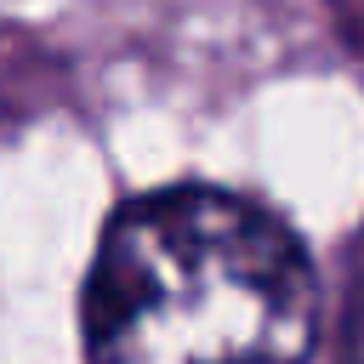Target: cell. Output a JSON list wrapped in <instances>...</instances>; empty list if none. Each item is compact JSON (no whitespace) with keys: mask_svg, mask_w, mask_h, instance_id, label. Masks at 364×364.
Here are the masks:
<instances>
[{"mask_svg":"<svg viewBox=\"0 0 364 364\" xmlns=\"http://www.w3.org/2000/svg\"><path fill=\"white\" fill-rule=\"evenodd\" d=\"M80 313L91 364H307L318 279L262 205L165 188L108 222Z\"/></svg>","mask_w":364,"mask_h":364,"instance_id":"cell-1","label":"cell"},{"mask_svg":"<svg viewBox=\"0 0 364 364\" xmlns=\"http://www.w3.org/2000/svg\"><path fill=\"white\" fill-rule=\"evenodd\" d=\"M353 358L364 364V279H358V301H353Z\"/></svg>","mask_w":364,"mask_h":364,"instance_id":"cell-2","label":"cell"},{"mask_svg":"<svg viewBox=\"0 0 364 364\" xmlns=\"http://www.w3.org/2000/svg\"><path fill=\"white\" fill-rule=\"evenodd\" d=\"M336 6H341V11H347V17L358 23V28H364V0H336Z\"/></svg>","mask_w":364,"mask_h":364,"instance_id":"cell-3","label":"cell"}]
</instances>
